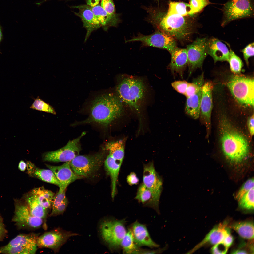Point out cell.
Wrapping results in <instances>:
<instances>
[{
    "instance_id": "6da1fadb",
    "label": "cell",
    "mask_w": 254,
    "mask_h": 254,
    "mask_svg": "<svg viewBox=\"0 0 254 254\" xmlns=\"http://www.w3.org/2000/svg\"><path fill=\"white\" fill-rule=\"evenodd\" d=\"M148 13L147 20L158 30L180 41L189 40L194 32V23L186 16L165 13L152 7L144 8Z\"/></svg>"
},
{
    "instance_id": "7a4b0ae2",
    "label": "cell",
    "mask_w": 254,
    "mask_h": 254,
    "mask_svg": "<svg viewBox=\"0 0 254 254\" xmlns=\"http://www.w3.org/2000/svg\"><path fill=\"white\" fill-rule=\"evenodd\" d=\"M219 130L222 150L226 157L236 163L246 159L250 151L249 143L246 137L225 118L220 120Z\"/></svg>"
},
{
    "instance_id": "3957f363",
    "label": "cell",
    "mask_w": 254,
    "mask_h": 254,
    "mask_svg": "<svg viewBox=\"0 0 254 254\" xmlns=\"http://www.w3.org/2000/svg\"><path fill=\"white\" fill-rule=\"evenodd\" d=\"M123 105L119 99L113 94H102L92 102L88 118L79 124L94 123L107 126L122 115Z\"/></svg>"
},
{
    "instance_id": "277c9868",
    "label": "cell",
    "mask_w": 254,
    "mask_h": 254,
    "mask_svg": "<svg viewBox=\"0 0 254 254\" xmlns=\"http://www.w3.org/2000/svg\"><path fill=\"white\" fill-rule=\"evenodd\" d=\"M145 86L141 79L127 77L119 83L116 91L119 98L130 107L138 112L140 103L144 97Z\"/></svg>"
},
{
    "instance_id": "5b68a950",
    "label": "cell",
    "mask_w": 254,
    "mask_h": 254,
    "mask_svg": "<svg viewBox=\"0 0 254 254\" xmlns=\"http://www.w3.org/2000/svg\"><path fill=\"white\" fill-rule=\"evenodd\" d=\"M227 85L233 96L239 103L254 107L253 79L235 75L230 79Z\"/></svg>"
},
{
    "instance_id": "8992f818",
    "label": "cell",
    "mask_w": 254,
    "mask_h": 254,
    "mask_svg": "<svg viewBox=\"0 0 254 254\" xmlns=\"http://www.w3.org/2000/svg\"><path fill=\"white\" fill-rule=\"evenodd\" d=\"M124 219H107L100 226L102 237L111 250H117L121 247V241L127 231Z\"/></svg>"
},
{
    "instance_id": "52a82bcc",
    "label": "cell",
    "mask_w": 254,
    "mask_h": 254,
    "mask_svg": "<svg viewBox=\"0 0 254 254\" xmlns=\"http://www.w3.org/2000/svg\"><path fill=\"white\" fill-rule=\"evenodd\" d=\"M105 155L103 152L92 155H78L69 162L70 165L76 174L82 177H88L99 168Z\"/></svg>"
},
{
    "instance_id": "ba28073f",
    "label": "cell",
    "mask_w": 254,
    "mask_h": 254,
    "mask_svg": "<svg viewBox=\"0 0 254 254\" xmlns=\"http://www.w3.org/2000/svg\"><path fill=\"white\" fill-rule=\"evenodd\" d=\"M221 25L225 26L236 19L252 17L254 15L252 0H229L224 5Z\"/></svg>"
},
{
    "instance_id": "9c48e42d",
    "label": "cell",
    "mask_w": 254,
    "mask_h": 254,
    "mask_svg": "<svg viewBox=\"0 0 254 254\" xmlns=\"http://www.w3.org/2000/svg\"><path fill=\"white\" fill-rule=\"evenodd\" d=\"M14 214L12 221L19 229H34L40 227L44 222L41 218L31 214L26 202L21 199H14Z\"/></svg>"
},
{
    "instance_id": "30bf717a",
    "label": "cell",
    "mask_w": 254,
    "mask_h": 254,
    "mask_svg": "<svg viewBox=\"0 0 254 254\" xmlns=\"http://www.w3.org/2000/svg\"><path fill=\"white\" fill-rule=\"evenodd\" d=\"M135 41L140 42L142 47L151 46L164 49L171 54L177 47L176 40L174 38L157 30L148 35L139 33L137 36L125 41Z\"/></svg>"
},
{
    "instance_id": "8fae6325",
    "label": "cell",
    "mask_w": 254,
    "mask_h": 254,
    "mask_svg": "<svg viewBox=\"0 0 254 254\" xmlns=\"http://www.w3.org/2000/svg\"><path fill=\"white\" fill-rule=\"evenodd\" d=\"M143 183L150 190L153 198V207L160 213L159 203L162 190V179L156 171L153 163L150 162L143 165Z\"/></svg>"
},
{
    "instance_id": "7c38bea8",
    "label": "cell",
    "mask_w": 254,
    "mask_h": 254,
    "mask_svg": "<svg viewBox=\"0 0 254 254\" xmlns=\"http://www.w3.org/2000/svg\"><path fill=\"white\" fill-rule=\"evenodd\" d=\"M207 38H198L188 45L187 51L189 75L197 69L202 68L203 61L208 55Z\"/></svg>"
},
{
    "instance_id": "4fadbf2b",
    "label": "cell",
    "mask_w": 254,
    "mask_h": 254,
    "mask_svg": "<svg viewBox=\"0 0 254 254\" xmlns=\"http://www.w3.org/2000/svg\"><path fill=\"white\" fill-rule=\"evenodd\" d=\"M85 134V132H83L78 137L69 141L62 148L45 153L43 156V161L52 162L71 161L78 155L81 150L80 140Z\"/></svg>"
},
{
    "instance_id": "5bb4252c",
    "label": "cell",
    "mask_w": 254,
    "mask_h": 254,
    "mask_svg": "<svg viewBox=\"0 0 254 254\" xmlns=\"http://www.w3.org/2000/svg\"><path fill=\"white\" fill-rule=\"evenodd\" d=\"M78 235L58 228L39 236L37 240L38 246L50 249L55 252H57L68 238Z\"/></svg>"
},
{
    "instance_id": "9a60e30c",
    "label": "cell",
    "mask_w": 254,
    "mask_h": 254,
    "mask_svg": "<svg viewBox=\"0 0 254 254\" xmlns=\"http://www.w3.org/2000/svg\"><path fill=\"white\" fill-rule=\"evenodd\" d=\"M213 85L210 82L204 83L201 89V96L199 117L201 122L206 127L207 136L211 130V115L213 108Z\"/></svg>"
},
{
    "instance_id": "2e32d148",
    "label": "cell",
    "mask_w": 254,
    "mask_h": 254,
    "mask_svg": "<svg viewBox=\"0 0 254 254\" xmlns=\"http://www.w3.org/2000/svg\"><path fill=\"white\" fill-rule=\"evenodd\" d=\"M47 167L53 173L60 183L59 189L66 190L71 183L82 177L75 173L72 170L69 162H65L59 166L46 164Z\"/></svg>"
},
{
    "instance_id": "e0dca14e",
    "label": "cell",
    "mask_w": 254,
    "mask_h": 254,
    "mask_svg": "<svg viewBox=\"0 0 254 254\" xmlns=\"http://www.w3.org/2000/svg\"><path fill=\"white\" fill-rule=\"evenodd\" d=\"M230 234L227 223L226 222L220 223L215 226L201 242L187 253H192L207 244L215 245L222 242L225 238Z\"/></svg>"
},
{
    "instance_id": "ac0fdd59",
    "label": "cell",
    "mask_w": 254,
    "mask_h": 254,
    "mask_svg": "<svg viewBox=\"0 0 254 254\" xmlns=\"http://www.w3.org/2000/svg\"><path fill=\"white\" fill-rule=\"evenodd\" d=\"M71 7L77 9L78 10L77 12H74L75 15L80 18L83 26L87 30L85 39L86 40L92 32L100 27L101 26L91 6L87 4H82L73 6Z\"/></svg>"
},
{
    "instance_id": "d6986e66",
    "label": "cell",
    "mask_w": 254,
    "mask_h": 254,
    "mask_svg": "<svg viewBox=\"0 0 254 254\" xmlns=\"http://www.w3.org/2000/svg\"><path fill=\"white\" fill-rule=\"evenodd\" d=\"M130 229L135 242L138 247L145 246L153 248L159 246L152 239L145 225L136 221Z\"/></svg>"
},
{
    "instance_id": "ffe728a7",
    "label": "cell",
    "mask_w": 254,
    "mask_h": 254,
    "mask_svg": "<svg viewBox=\"0 0 254 254\" xmlns=\"http://www.w3.org/2000/svg\"><path fill=\"white\" fill-rule=\"evenodd\" d=\"M207 52L213 58L214 62L227 61L230 54L226 46L218 39L215 38L208 39Z\"/></svg>"
},
{
    "instance_id": "44dd1931",
    "label": "cell",
    "mask_w": 254,
    "mask_h": 254,
    "mask_svg": "<svg viewBox=\"0 0 254 254\" xmlns=\"http://www.w3.org/2000/svg\"><path fill=\"white\" fill-rule=\"evenodd\" d=\"M171 54V60L168 68L173 73H178L182 77L184 71L187 66V49L177 47Z\"/></svg>"
},
{
    "instance_id": "7402d4cb",
    "label": "cell",
    "mask_w": 254,
    "mask_h": 254,
    "mask_svg": "<svg viewBox=\"0 0 254 254\" xmlns=\"http://www.w3.org/2000/svg\"><path fill=\"white\" fill-rule=\"evenodd\" d=\"M91 10L99 22L101 27L106 30L111 27H116L120 22V15H110L98 4L91 7Z\"/></svg>"
},
{
    "instance_id": "603a6c76",
    "label": "cell",
    "mask_w": 254,
    "mask_h": 254,
    "mask_svg": "<svg viewBox=\"0 0 254 254\" xmlns=\"http://www.w3.org/2000/svg\"><path fill=\"white\" fill-rule=\"evenodd\" d=\"M27 173L30 176L60 187L59 181L51 170L39 168L30 161L27 162Z\"/></svg>"
},
{
    "instance_id": "cb8c5ba5",
    "label": "cell",
    "mask_w": 254,
    "mask_h": 254,
    "mask_svg": "<svg viewBox=\"0 0 254 254\" xmlns=\"http://www.w3.org/2000/svg\"><path fill=\"white\" fill-rule=\"evenodd\" d=\"M22 198L27 203L32 215L45 221L48 210L42 205L37 198L31 191L24 194Z\"/></svg>"
},
{
    "instance_id": "d4e9b609",
    "label": "cell",
    "mask_w": 254,
    "mask_h": 254,
    "mask_svg": "<svg viewBox=\"0 0 254 254\" xmlns=\"http://www.w3.org/2000/svg\"><path fill=\"white\" fill-rule=\"evenodd\" d=\"M39 236L38 234L34 233L20 234L11 240L5 246L7 247L19 246L37 251L38 247L37 240Z\"/></svg>"
},
{
    "instance_id": "484cf974",
    "label": "cell",
    "mask_w": 254,
    "mask_h": 254,
    "mask_svg": "<svg viewBox=\"0 0 254 254\" xmlns=\"http://www.w3.org/2000/svg\"><path fill=\"white\" fill-rule=\"evenodd\" d=\"M105 166L111 181V196L113 199L115 195L116 184L122 163L116 161L108 155L105 161Z\"/></svg>"
},
{
    "instance_id": "4316f807",
    "label": "cell",
    "mask_w": 254,
    "mask_h": 254,
    "mask_svg": "<svg viewBox=\"0 0 254 254\" xmlns=\"http://www.w3.org/2000/svg\"><path fill=\"white\" fill-rule=\"evenodd\" d=\"M201 89L196 93L187 98L185 111L194 119L200 116Z\"/></svg>"
},
{
    "instance_id": "83f0119b",
    "label": "cell",
    "mask_w": 254,
    "mask_h": 254,
    "mask_svg": "<svg viewBox=\"0 0 254 254\" xmlns=\"http://www.w3.org/2000/svg\"><path fill=\"white\" fill-rule=\"evenodd\" d=\"M124 140H120L107 143L105 145V149L108 151L109 155L122 164L124 156Z\"/></svg>"
},
{
    "instance_id": "f1b7e54d",
    "label": "cell",
    "mask_w": 254,
    "mask_h": 254,
    "mask_svg": "<svg viewBox=\"0 0 254 254\" xmlns=\"http://www.w3.org/2000/svg\"><path fill=\"white\" fill-rule=\"evenodd\" d=\"M242 238L246 239L254 238V224L249 221L238 222L230 226Z\"/></svg>"
},
{
    "instance_id": "f546056e",
    "label": "cell",
    "mask_w": 254,
    "mask_h": 254,
    "mask_svg": "<svg viewBox=\"0 0 254 254\" xmlns=\"http://www.w3.org/2000/svg\"><path fill=\"white\" fill-rule=\"evenodd\" d=\"M42 205L47 210L51 208V202L55 194L43 187L34 188L31 191Z\"/></svg>"
},
{
    "instance_id": "4dcf8cb0",
    "label": "cell",
    "mask_w": 254,
    "mask_h": 254,
    "mask_svg": "<svg viewBox=\"0 0 254 254\" xmlns=\"http://www.w3.org/2000/svg\"><path fill=\"white\" fill-rule=\"evenodd\" d=\"M167 14H175L183 16L193 14L189 4L182 2H171Z\"/></svg>"
},
{
    "instance_id": "1f68e13d",
    "label": "cell",
    "mask_w": 254,
    "mask_h": 254,
    "mask_svg": "<svg viewBox=\"0 0 254 254\" xmlns=\"http://www.w3.org/2000/svg\"><path fill=\"white\" fill-rule=\"evenodd\" d=\"M124 254H135L139 248L135 242L132 232L129 229L120 244Z\"/></svg>"
},
{
    "instance_id": "d6a6232c",
    "label": "cell",
    "mask_w": 254,
    "mask_h": 254,
    "mask_svg": "<svg viewBox=\"0 0 254 254\" xmlns=\"http://www.w3.org/2000/svg\"><path fill=\"white\" fill-rule=\"evenodd\" d=\"M135 198L144 206L152 208L153 198L151 193L143 183L139 186Z\"/></svg>"
},
{
    "instance_id": "836d02e7",
    "label": "cell",
    "mask_w": 254,
    "mask_h": 254,
    "mask_svg": "<svg viewBox=\"0 0 254 254\" xmlns=\"http://www.w3.org/2000/svg\"><path fill=\"white\" fill-rule=\"evenodd\" d=\"M204 83V74L203 73L194 79L192 83H188L184 95L187 98L196 93L202 88Z\"/></svg>"
},
{
    "instance_id": "e575fe53",
    "label": "cell",
    "mask_w": 254,
    "mask_h": 254,
    "mask_svg": "<svg viewBox=\"0 0 254 254\" xmlns=\"http://www.w3.org/2000/svg\"><path fill=\"white\" fill-rule=\"evenodd\" d=\"M227 61L229 64L230 70L232 72L237 74L240 73L243 66V63L240 58L230 48Z\"/></svg>"
},
{
    "instance_id": "d590c367",
    "label": "cell",
    "mask_w": 254,
    "mask_h": 254,
    "mask_svg": "<svg viewBox=\"0 0 254 254\" xmlns=\"http://www.w3.org/2000/svg\"><path fill=\"white\" fill-rule=\"evenodd\" d=\"M36 251L30 248L19 246L7 247L5 246L0 248V254H33Z\"/></svg>"
},
{
    "instance_id": "8d00e7d4",
    "label": "cell",
    "mask_w": 254,
    "mask_h": 254,
    "mask_svg": "<svg viewBox=\"0 0 254 254\" xmlns=\"http://www.w3.org/2000/svg\"><path fill=\"white\" fill-rule=\"evenodd\" d=\"M254 188L245 194L238 200L239 206L248 210L254 209Z\"/></svg>"
},
{
    "instance_id": "74e56055",
    "label": "cell",
    "mask_w": 254,
    "mask_h": 254,
    "mask_svg": "<svg viewBox=\"0 0 254 254\" xmlns=\"http://www.w3.org/2000/svg\"><path fill=\"white\" fill-rule=\"evenodd\" d=\"M30 108L53 114H56L54 109L52 106L38 97L34 100Z\"/></svg>"
},
{
    "instance_id": "f35d334b",
    "label": "cell",
    "mask_w": 254,
    "mask_h": 254,
    "mask_svg": "<svg viewBox=\"0 0 254 254\" xmlns=\"http://www.w3.org/2000/svg\"><path fill=\"white\" fill-rule=\"evenodd\" d=\"M211 4L209 0H189V3L193 14L201 12L205 7Z\"/></svg>"
},
{
    "instance_id": "ab89813d",
    "label": "cell",
    "mask_w": 254,
    "mask_h": 254,
    "mask_svg": "<svg viewBox=\"0 0 254 254\" xmlns=\"http://www.w3.org/2000/svg\"><path fill=\"white\" fill-rule=\"evenodd\" d=\"M65 190L59 189L58 192L53 196L51 202V212L55 210L66 198Z\"/></svg>"
},
{
    "instance_id": "60d3db41",
    "label": "cell",
    "mask_w": 254,
    "mask_h": 254,
    "mask_svg": "<svg viewBox=\"0 0 254 254\" xmlns=\"http://www.w3.org/2000/svg\"><path fill=\"white\" fill-rule=\"evenodd\" d=\"M254 179L252 178L247 180L239 189L236 194L235 198L238 201L246 193L254 188Z\"/></svg>"
},
{
    "instance_id": "b9f144b4",
    "label": "cell",
    "mask_w": 254,
    "mask_h": 254,
    "mask_svg": "<svg viewBox=\"0 0 254 254\" xmlns=\"http://www.w3.org/2000/svg\"><path fill=\"white\" fill-rule=\"evenodd\" d=\"M100 5L108 14L115 15L116 13L114 3L113 0H101Z\"/></svg>"
},
{
    "instance_id": "7bdbcfd3",
    "label": "cell",
    "mask_w": 254,
    "mask_h": 254,
    "mask_svg": "<svg viewBox=\"0 0 254 254\" xmlns=\"http://www.w3.org/2000/svg\"><path fill=\"white\" fill-rule=\"evenodd\" d=\"M188 83L185 81H176L172 83H171V85L177 92L184 95Z\"/></svg>"
},
{
    "instance_id": "ee69618b",
    "label": "cell",
    "mask_w": 254,
    "mask_h": 254,
    "mask_svg": "<svg viewBox=\"0 0 254 254\" xmlns=\"http://www.w3.org/2000/svg\"><path fill=\"white\" fill-rule=\"evenodd\" d=\"M241 51L243 53L244 59L247 66L249 65V59L254 55V43H252L247 45Z\"/></svg>"
},
{
    "instance_id": "f6af8a7d",
    "label": "cell",
    "mask_w": 254,
    "mask_h": 254,
    "mask_svg": "<svg viewBox=\"0 0 254 254\" xmlns=\"http://www.w3.org/2000/svg\"><path fill=\"white\" fill-rule=\"evenodd\" d=\"M68 202V200L66 198L61 204L55 210L51 212L50 216H55L63 214L66 210Z\"/></svg>"
},
{
    "instance_id": "bcb514c9",
    "label": "cell",
    "mask_w": 254,
    "mask_h": 254,
    "mask_svg": "<svg viewBox=\"0 0 254 254\" xmlns=\"http://www.w3.org/2000/svg\"><path fill=\"white\" fill-rule=\"evenodd\" d=\"M228 247L221 242L214 245L211 249L212 254H225L228 251Z\"/></svg>"
},
{
    "instance_id": "7dc6e473",
    "label": "cell",
    "mask_w": 254,
    "mask_h": 254,
    "mask_svg": "<svg viewBox=\"0 0 254 254\" xmlns=\"http://www.w3.org/2000/svg\"><path fill=\"white\" fill-rule=\"evenodd\" d=\"M126 180L128 184L130 185L137 184L139 182V178L134 172L130 173L127 176Z\"/></svg>"
},
{
    "instance_id": "c3c4849f",
    "label": "cell",
    "mask_w": 254,
    "mask_h": 254,
    "mask_svg": "<svg viewBox=\"0 0 254 254\" xmlns=\"http://www.w3.org/2000/svg\"><path fill=\"white\" fill-rule=\"evenodd\" d=\"M8 232L6 228L3 219L0 214V241L4 239L7 235Z\"/></svg>"
},
{
    "instance_id": "681fc988",
    "label": "cell",
    "mask_w": 254,
    "mask_h": 254,
    "mask_svg": "<svg viewBox=\"0 0 254 254\" xmlns=\"http://www.w3.org/2000/svg\"><path fill=\"white\" fill-rule=\"evenodd\" d=\"M254 114H253L249 117L247 120V123L248 130L251 135H254Z\"/></svg>"
},
{
    "instance_id": "f907efd6",
    "label": "cell",
    "mask_w": 254,
    "mask_h": 254,
    "mask_svg": "<svg viewBox=\"0 0 254 254\" xmlns=\"http://www.w3.org/2000/svg\"><path fill=\"white\" fill-rule=\"evenodd\" d=\"M233 240V237L230 234L227 236L225 238L222 242L228 248L232 244Z\"/></svg>"
},
{
    "instance_id": "816d5d0a",
    "label": "cell",
    "mask_w": 254,
    "mask_h": 254,
    "mask_svg": "<svg viewBox=\"0 0 254 254\" xmlns=\"http://www.w3.org/2000/svg\"><path fill=\"white\" fill-rule=\"evenodd\" d=\"M100 0H86L87 5L91 7H94L99 4Z\"/></svg>"
},
{
    "instance_id": "f5cc1de1",
    "label": "cell",
    "mask_w": 254,
    "mask_h": 254,
    "mask_svg": "<svg viewBox=\"0 0 254 254\" xmlns=\"http://www.w3.org/2000/svg\"><path fill=\"white\" fill-rule=\"evenodd\" d=\"M27 167V163L23 160H21L19 163L18 168L21 171H24L26 170Z\"/></svg>"
},
{
    "instance_id": "db71d44e",
    "label": "cell",
    "mask_w": 254,
    "mask_h": 254,
    "mask_svg": "<svg viewBox=\"0 0 254 254\" xmlns=\"http://www.w3.org/2000/svg\"><path fill=\"white\" fill-rule=\"evenodd\" d=\"M231 253L234 254H248V252L246 251L243 249H237L233 251Z\"/></svg>"
},
{
    "instance_id": "11a10c76",
    "label": "cell",
    "mask_w": 254,
    "mask_h": 254,
    "mask_svg": "<svg viewBox=\"0 0 254 254\" xmlns=\"http://www.w3.org/2000/svg\"><path fill=\"white\" fill-rule=\"evenodd\" d=\"M2 38V33L1 27L0 24V43L1 42Z\"/></svg>"
},
{
    "instance_id": "9f6ffc18",
    "label": "cell",
    "mask_w": 254,
    "mask_h": 254,
    "mask_svg": "<svg viewBox=\"0 0 254 254\" xmlns=\"http://www.w3.org/2000/svg\"><path fill=\"white\" fill-rule=\"evenodd\" d=\"M48 0H44V1H42V2H40V3H38V4H40L41 3H43V2H45V1H47Z\"/></svg>"
}]
</instances>
